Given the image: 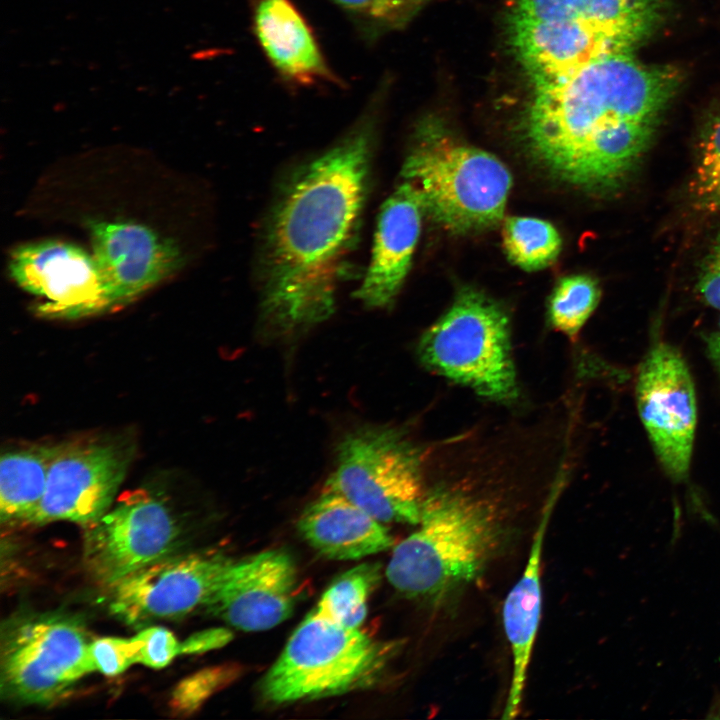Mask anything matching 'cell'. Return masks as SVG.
<instances>
[{
  "instance_id": "cell-4",
  "label": "cell",
  "mask_w": 720,
  "mask_h": 720,
  "mask_svg": "<svg viewBox=\"0 0 720 720\" xmlns=\"http://www.w3.org/2000/svg\"><path fill=\"white\" fill-rule=\"evenodd\" d=\"M667 0H514L511 47L533 84L632 52L656 31Z\"/></svg>"
},
{
  "instance_id": "cell-31",
  "label": "cell",
  "mask_w": 720,
  "mask_h": 720,
  "mask_svg": "<svg viewBox=\"0 0 720 720\" xmlns=\"http://www.w3.org/2000/svg\"><path fill=\"white\" fill-rule=\"evenodd\" d=\"M232 638V632L222 627L196 632L180 642V654H199L218 649L229 643Z\"/></svg>"
},
{
  "instance_id": "cell-21",
  "label": "cell",
  "mask_w": 720,
  "mask_h": 720,
  "mask_svg": "<svg viewBox=\"0 0 720 720\" xmlns=\"http://www.w3.org/2000/svg\"><path fill=\"white\" fill-rule=\"evenodd\" d=\"M57 445L32 444L10 449L0 461V518L27 521L39 505L47 485Z\"/></svg>"
},
{
  "instance_id": "cell-15",
  "label": "cell",
  "mask_w": 720,
  "mask_h": 720,
  "mask_svg": "<svg viewBox=\"0 0 720 720\" xmlns=\"http://www.w3.org/2000/svg\"><path fill=\"white\" fill-rule=\"evenodd\" d=\"M293 558L268 550L231 560L210 589L202 608L243 631L269 630L287 620L296 603Z\"/></svg>"
},
{
  "instance_id": "cell-5",
  "label": "cell",
  "mask_w": 720,
  "mask_h": 720,
  "mask_svg": "<svg viewBox=\"0 0 720 720\" xmlns=\"http://www.w3.org/2000/svg\"><path fill=\"white\" fill-rule=\"evenodd\" d=\"M400 174L418 192L424 212L455 234L497 225L512 186L496 156L455 140L434 120L417 127Z\"/></svg>"
},
{
  "instance_id": "cell-24",
  "label": "cell",
  "mask_w": 720,
  "mask_h": 720,
  "mask_svg": "<svg viewBox=\"0 0 720 720\" xmlns=\"http://www.w3.org/2000/svg\"><path fill=\"white\" fill-rule=\"evenodd\" d=\"M598 281L585 274L561 278L548 303L552 327L575 340L600 300Z\"/></svg>"
},
{
  "instance_id": "cell-2",
  "label": "cell",
  "mask_w": 720,
  "mask_h": 720,
  "mask_svg": "<svg viewBox=\"0 0 720 720\" xmlns=\"http://www.w3.org/2000/svg\"><path fill=\"white\" fill-rule=\"evenodd\" d=\"M681 81L676 67L624 52L533 84L523 126L528 153L561 182L614 192L647 153Z\"/></svg>"
},
{
  "instance_id": "cell-7",
  "label": "cell",
  "mask_w": 720,
  "mask_h": 720,
  "mask_svg": "<svg viewBox=\"0 0 720 720\" xmlns=\"http://www.w3.org/2000/svg\"><path fill=\"white\" fill-rule=\"evenodd\" d=\"M395 648L334 622L315 607L263 677L261 696L285 704L362 688L376 680Z\"/></svg>"
},
{
  "instance_id": "cell-14",
  "label": "cell",
  "mask_w": 720,
  "mask_h": 720,
  "mask_svg": "<svg viewBox=\"0 0 720 720\" xmlns=\"http://www.w3.org/2000/svg\"><path fill=\"white\" fill-rule=\"evenodd\" d=\"M231 560L217 552L165 556L111 586L109 609L133 626L186 615L202 607Z\"/></svg>"
},
{
  "instance_id": "cell-19",
  "label": "cell",
  "mask_w": 720,
  "mask_h": 720,
  "mask_svg": "<svg viewBox=\"0 0 720 720\" xmlns=\"http://www.w3.org/2000/svg\"><path fill=\"white\" fill-rule=\"evenodd\" d=\"M555 496L557 495L552 492L546 503L523 574L508 593L503 605V624L513 658L511 684L502 715L505 720L516 718L520 713L527 671L541 618L542 549Z\"/></svg>"
},
{
  "instance_id": "cell-22",
  "label": "cell",
  "mask_w": 720,
  "mask_h": 720,
  "mask_svg": "<svg viewBox=\"0 0 720 720\" xmlns=\"http://www.w3.org/2000/svg\"><path fill=\"white\" fill-rule=\"evenodd\" d=\"M380 566L362 563L339 575L324 591L319 611L334 622L360 629L367 616V601L380 580Z\"/></svg>"
},
{
  "instance_id": "cell-6",
  "label": "cell",
  "mask_w": 720,
  "mask_h": 720,
  "mask_svg": "<svg viewBox=\"0 0 720 720\" xmlns=\"http://www.w3.org/2000/svg\"><path fill=\"white\" fill-rule=\"evenodd\" d=\"M426 368L501 403L519 397L509 317L483 292L464 287L419 340Z\"/></svg>"
},
{
  "instance_id": "cell-9",
  "label": "cell",
  "mask_w": 720,
  "mask_h": 720,
  "mask_svg": "<svg viewBox=\"0 0 720 720\" xmlns=\"http://www.w3.org/2000/svg\"><path fill=\"white\" fill-rule=\"evenodd\" d=\"M89 644L83 625L70 615L26 614L9 620L1 633L2 696L26 704L63 697L95 671Z\"/></svg>"
},
{
  "instance_id": "cell-33",
  "label": "cell",
  "mask_w": 720,
  "mask_h": 720,
  "mask_svg": "<svg viewBox=\"0 0 720 720\" xmlns=\"http://www.w3.org/2000/svg\"><path fill=\"white\" fill-rule=\"evenodd\" d=\"M706 719H720V690L714 689Z\"/></svg>"
},
{
  "instance_id": "cell-12",
  "label": "cell",
  "mask_w": 720,
  "mask_h": 720,
  "mask_svg": "<svg viewBox=\"0 0 720 720\" xmlns=\"http://www.w3.org/2000/svg\"><path fill=\"white\" fill-rule=\"evenodd\" d=\"M132 448L120 440L57 444L45 493L26 522L71 521L86 527L109 509L126 475Z\"/></svg>"
},
{
  "instance_id": "cell-16",
  "label": "cell",
  "mask_w": 720,
  "mask_h": 720,
  "mask_svg": "<svg viewBox=\"0 0 720 720\" xmlns=\"http://www.w3.org/2000/svg\"><path fill=\"white\" fill-rule=\"evenodd\" d=\"M87 225L114 306L134 300L180 265L175 244L145 225L105 220H89Z\"/></svg>"
},
{
  "instance_id": "cell-25",
  "label": "cell",
  "mask_w": 720,
  "mask_h": 720,
  "mask_svg": "<svg viewBox=\"0 0 720 720\" xmlns=\"http://www.w3.org/2000/svg\"><path fill=\"white\" fill-rule=\"evenodd\" d=\"M691 192L702 208L720 214V112L700 133Z\"/></svg>"
},
{
  "instance_id": "cell-18",
  "label": "cell",
  "mask_w": 720,
  "mask_h": 720,
  "mask_svg": "<svg viewBox=\"0 0 720 720\" xmlns=\"http://www.w3.org/2000/svg\"><path fill=\"white\" fill-rule=\"evenodd\" d=\"M298 530L316 551L335 560L361 559L394 545L384 523L328 490L306 506L299 517Z\"/></svg>"
},
{
  "instance_id": "cell-30",
  "label": "cell",
  "mask_w": 720,
  "mask_h": 720,
  "mask_svg": "<svg viewBox=\"0 0 720 720\" xmlns=\"http://www.w3.org/2000/svg\"><path fill=\"white\" fill-rule=\"evenodd\" d=\"M696 290L705 304L720 310V231L699 266Z\"/></svg>"
},
{
  "instance_id": "cell-32",
  "label": "cell",
  "mask_w": 720,
  "mask_h": 720,
  "mask_svg": "<svg viewBox=\"0 0 720 720\" xmlns=\"http://www.w3.org/2000/svg\"><path fill=\"white\" fill-rule=\"evenodd\" d=\"M706 353L720 375V318L716 327L705 336Z\"/></svg>"
},
{
  "instance_id": "cell-27",
  "label": "cell",
  "mask_w": 720,
  "mask_h": 720,
  "mask_svg": "<svg viewBox=\"0 0 720 720\" xmlns=\"http://www.w3.org/2000/svg\"><path fill=\"white\" fill-rule=\"evenodd\" d=\"M238 674L239 667L223 664L204 668L185 677L171 693L169 706L172 712L181 716L191 715Z\"/></svg>"
},
{
  "instance_id": "cell-10",
  "label": "cell",
  "mask_w": 720,
  "mask_h": 720,
  "mask_svg": "<svg viewBox=\"0 0 720 720\" xmlns=\"http://www.w3.org/2000/svg\"><path fill=\"white\" fill-rule=\"evenodd\" d=\"M84 529L86 568L109 588L173 554L180 537L169 509L143 489L125 492L113 509Z\"/></svg>"
},
{
  "instance_id": "cell-11",
  "label": "cell",
  "mask_w": 720,
  "mask_h": 720,
  "mask_svg": "<svg viewBox=\"0 0 720 720\" xmlns=\"http://www.w3.org/2000/svg\"><path fill=\"white\" fill-rule=\"evenodd\" d=\"M637 409L665 473L676 482L687 477L697 423L694 382L681 353L655 344L640 364Z\"/></svg>"
},
{
  "instance_id": "cell-1",
  "label": "cell",
  "mask_w": 720,
  "mask_h": 720,
  "mask_svg": "<svg viewBox=\"0 0 720 720\" xmlns=\"http://www.w3.org/2000/svg\"><path fill=\"white\" fill-rule=\"evenodd\" d=\"M376 119L299 164L264 219L258 253L259 312L280 337L304 333L335 312L338 287L370 188Z\"/></svg>"
},
{
  "instance_id": "cell-23",
  "label": "cell",
  "mask_w": 720,
  "mask_h": 720,
  "mask_svg": "<svg viewBox=\"0 0 720 720\" xmlns=\"http://www.w3.org/2000/svg\"><path fill=\"white\" fill-rule=\"evenodd\" d=\"M504 249L509 260L526 271L552 264L561 250V237L548 221L533 217H509L503 228Z\"/></svg>"
},
{
  "instance_id": "cell-28",
  "label": "cell",
  "mask_w": 720,
  "mask_h": 720,
  "mask_svg": "<svg viewBox=\"0 0 720 720\" xmlns=\"http://www.w3.org/2000/svg\"><path fill=\"white\" fill-rule=\"evenodd\" d=\"M89 654L95 671L107 676L123 673L137 663L134 638L102 637L89 644Z\"/></svg>"
},
{
  "instance_id": "cell-29",
  "label": "cell",
  "mask_w": 720,
  "mask_h": 720,
  "mask_svg": "<svg viewBox=\"0 0 720 720\" xmlns=\"http://www.w3.org/2000/svg\"><path fill=\"white\" fill-rule=\"evenodd\" d=\"M137 663L160 669L180 654V642L174 634L161 626H150L135 635Z\"/></svg>"
},
{
  "instance_id": "cell-26",
  "label": "cell",
  "mask_w": 720,
  "mask_h": 720,
  "mask_svg": "<svg viewBox=\"0 0 720 720\" xmlns=\"http://www.w3.org/2000/svg\"><path fill=\"white\" fill-rule=\"evenodd\" d=\"M367 35L399 29L432 0H332Z\"/></svg>"
},
{
  "instance_id": "cell-17",
  "label": "cell",
  "mask_w": 720,
  "mask_h": 720,
  "mask_svg": "<svg viewBox=\"0 0 720 720\" xmlns=\"http://www.w3.org/2000/svg\"><path fill=\"white\" fill-rule=\"evenodd\" d=\"M423 205L402 181L380 208L367 270L355 297L369 309L390 306L409 272L420 236Z\"/></svg>"
},
{
  "instance_id": "cell-8",
  "label": "cell",
  "mask_w": 720,
  "mask_h": 720,
  "mask_svg": "<svg viewBox=\"0 0 720 720\" xmlns=\"http://www.w3.org/2000/svg\"><path fill=\"white\" fill-rule=\"evenodd\" d=\"M427 454L406 432L366 425L345 435L324 490L382 523L417 525L425 497Z\"/></svg>"
},
{
  "instance_id": "cell-3",
  "label": "cell",
  "mask_w": 720,
  "mask_h": 720,
  "mask_svg": "<svg viewBox=\"0 0 720 720\" xmlns=\"http://www.w3.org/2000/svg\"><path fill=\"white\" fill-rule=\"evenodd\" d=\"M418 528L394 546L390 585L409 599L440 604L484 570L500 536L496 506L466 488L439 482L426 489Z\"/></svg>"
},
{
  "instance_id": "cell-13",
  "label": "cell",
  "mask_w": 720,
  "mask_h": 720,
  "mask_svg": "<svg viewBox=\"0 0 720 720\" xmlns=\"http://www.w3.org/2000/svg\"><path fill=\"white\" fill-rule=\"evenodd\" d=\"M9 273L23 290L41 298L37 312L46 317L81 318L114 307L93 254L68 242L16 247L9 257Z\"/></svg>"
},
{
  "instance_id": "cell-20",
  "label": "cell",
  "mask_w": 720,
  "mask_h": 720,
  "mask_svg": "<svg viewBox=\"0 0 720 720\" xmlns=\"http://www.w3.org/2000/svg\"><path fill=\"white\" fill-rule=\"evenodd\" d=\"M253 22L261 48L283 78L305 86L332 79L310 25L291 0H257Z\"/></svg>"
}]
</instances>
